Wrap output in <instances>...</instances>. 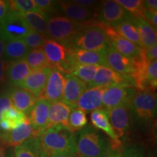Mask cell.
I'll return each mask as SVG.
<instances>
[{
  "label": "cell",
  "mask_w": 157,
  "mask_h": 157,
  "mask_svg": "<svg viewBox=\"0 0 157 157\" xmlns=\"http://www.w3.org/2000/svg\"><path fill=\"white\" fill-rule=\"evenodd\" d=\"M141 52L148 62H153L156 60L157 58V44H154L149 48H142Z\"/></svg>",
  "instance_id": "41"
},
{
  "label": "cell",
  "mask_w": 157,
  "mask_h": 157,
  "mask_svg": "<svg viewBox=\"0 0 157 157\" xmlns=\"http://www.w3.org/2000/svg\"><path fill=\"white\" fill-rule=\"evenodd\" d=\"M98 68H99L98 66L80 64L74 62L71 65L69 70H68V74H72L84 82V83L88 84L93 81Z\"/></svg>",
  "instance_id": "31"
},
{
  "label": "cell",
  "mask_w": 157,
  "mask_h": 157,
  "mask_svg": "<svg viewBox=\"0 0 157 157\" xmlns=\"http://www.w3.org/2000/svg\"><path fill=\"white\" fill-rule=\"evenodd\" d=\"M105 58L108 67L121 75L132 76L134 72L132 60L119 53L110 45L105 50Z\"/></svg>",
  "instance_id": "19"
},
{
  "label": "cell",
  "mask_w": 157,
  "mask_h": 157,
  "mask_svg": "<svg viewBox=\"0 0 157 157\" xmlns=\"http://www.w3.org/2000/svg\"><path fill=\"white\" fill-rule=\"evenodd\" d=\"M45 39L46 38L43 35L31 29L29 34L23 38V41L28 46L29 50L30 49L34 50V49L42 48Z\"/></svg>",
  "instance_id": "37"
},
{
  "label": "cell",
  "mask_w": 157,
  "mask_h": 157,
  "mask_svg": "<svg viewBox=\"0 0 157 157\" xmlns=\"http://www.w3.org/2000/svg\"><path fill=\"white\" fill-rule=\"evenodd\" d=\"M50 157H74V156H72L70 154H65V153H59V154H56L52 155V156Z\"/></svg>",
  "instance_id": "49"
},
{
  "label": "cell",
  "mask_w": 157,
  "mask_h": 157,
  "mask_svg": "<svg viewBox=\"0 0 157 157\" xmlns=\"http://www.w3.org/2000/svg\"><path fill=\"white\" fill-rule=\"evenodd\" d=\"M42 50L50 68H56L62 72L68 58L67 49L52 39H46Z\"/></svg>",
  "instance_id": "16"
},
{
  "label": "cell",
  "mask_w": 157,
  "mask_h": 157,
  "mask_svg": "<svg viewBox=\"0 0 157 157\" xmlns=\"http://www.w3.org/2000/svg\"><path fill=\"white\" fill-rule=\"evenodd\" d=\"M52 68L32 70L20 85L19 88L27 90L39 99L44 90Z\"/></svg>",
  "instance_id": "18"
},
{
  "label": "cell",
  "mask_w": 157,
  "mask_h": 157,
  "mask_svg": "<svg viewBox=\"0 0 157 157\" xmlns=\"http://www.w3.org/2000/svg\"><path fill=\"white\" fill-rule=\"evenodd\" d=\"M0 157H5V151L3 146H0Z\"/></svg>",
  "instance_id": "50"
},
{
  "label": "cell",
  "mask_w": 157,
  "mask_h": 157,
  "mask_svg": "<svg viewBox=\"0 0 157 157\" xmlns=\"http://www.w3.org/2000/svg\"><path fill=\"white\" fill-rule=\"evenodd\" d=\"M129 19L121 21L111 27L123 38L132 42L133 44H136L140 48H143V44L140 36H139L138 31H137L135 25L131 22Z\"/></svg>",
  "instance_id": "28"
},
{
  "label": "cell",
  "mask_w": 157,
  "mask_h": 157,
  "mask_svg": "<svg viewBox=\"0 0 157 157\" xmlns=\"http://www.w3.org/2000/svg\"><path fill=\"white\" fill-rule=\"evenodd\" d=\"M4 50H5V43L3 42V41L0 38V59L2 58Z\"/></svg>",
  "instance_id": "48"
},
{
  "label": "cell",
  "mask_w": 157,
  "mask_h": 157,
  "mask_svg": "<svg viewBox=\"0 0 157 157\" xmlns=\"http://www.w3.org/2000/svg\"><path fill=\"white\" fill-rule=\"evenodd\" d=\"M25 60L31 71L41 69L43 68H50L47 61L42 48L30 50L27 56L25 57Z\"/></svg>",
  "instance_id": "32"
},
{
  "label": "cell",
  "mask_w": 157,
  "mask_h": 157,
  "mask_svg": "<svg viewBox=\"0 0 157 157\" xmlns=\"http://www.w3.org/2000/svg\"><path fill=\"white\" fill-rule=\"evenodd\" d=\"M116 2L120 5L132 16L142 17L143 11V1L142 0H117Z\"/></svg>",
  "instance_id": "36"
},
{
  "label": "cell",
  "mask_w": 157,
  "mask_h": 157,
  "mask_svg": "<svg viewBox=\"0 0 157 157\" xmlns=\"http://www.w3.org/2000/svg\"><path fill=\"white\" fill-rule=\"evenodd\" d=\"M106 157H121V153L119 151H111Z\"/></svg>",
  "instance_id": "47"
},
{
  "label": "cell",
  "mask_w": 157,
  "mask_h": 157,
  "mask_svg": "<svg viewBox=\"0 0 157 157\" xmlns=\"http://www.w3.org/2000/svg\"><path fill=\"white\" fill-rule=\"evenodd\" d=\"M12 106H13V104H12L7 91L6 90L5 92H2L0 94V119H1L2 113Z\"/></svg>",
  "instance_id": "40"
},
{
  "label": "cell",
  "mask_w": 157,
  "mask_h": 157,
  "mask_svg": "<svg viewBox=\"0 0 157 157\" xmlns=\"http://www.w3.org/2000/svg\"><path fill=\"white\" fill-rule=\"evenodd\" d=\"M130 21L135 25L140 36L143 48H149L156 44V29L143 17L131 16Z\"/></svg>",
  "instance_id": "25"
},
{
  "label": "cell",
  "mask_w": 157,
  "mask_h": 157,
  "mask_svg": "<svg viewBox=\"0 0 157 157\" xmlns=\"http://www.w3.org/2000/svg\"><path fill=\"white\" fill-rule=\"evenodd\" d=\"M110 124L118 139L123 137L132 124V112L129 103H125L109 109Z\"/></svg>",
  "instance_id": "10"
},
{
  "label": "cell",
  "mask_w": 157,
  "mask_h": 157,
  "mask_svg": "<svg viewBox=\"0 0 157 157\" xmlns=\"http://www.w3.org/2000/svg\"><path fill=\"white\" fill-rule=\"evenodd\" d=\"M132 114L142 120H150L156 115V94L155 92L137 91L129 102Z\"/></svg>",
  "instance_id": "6"
},
{
  "label": "cell",
  "mask_w": 157,
  "mask_h": 157,
  "mask_svg": "<svg viewBox=\"0 0 157 157\" xmlns=\"http://www.w3.org/2000/svg\"><path fill=\"white\" fill-rule=\"evenodd\" d=\"M41 149L48 157L59 153L77 155L75 136L67 127L51 126L39 135Z\"/></svg>",
  "instance_id": "1"
},
{
  "label": "cell",
  "mask_w": 157,
  "mask_h": 157,
  "mask_svg": "<svg viewBox=\"0 0 157 157\" xmlns=\"http://www.w3.org/2000/svg\"><path fill=\"white\" fill-rule=\"evenodd\" d=\"M34 2L46 15H48L49 13L55 12L54 5H56V2L51 0H34Z\"/></svg>",
  "instance_id": "38"
},
{
  "label": "cell",
  "mask_w": 157,
  "mask_h": 157,
  "mask_svg": "<svg viewBox=\"0 0 157 157\" xmlns=\"http://www.w3.org/2000/svg\"><path fill=\"white\" fill-rule=\"evenodd\" d=\"M71 109L72 108L62 101L50 103L48 114V127L61 125L68 128V117Z\"/></svg>",
  "instance_id": "24"
},
{
  "label": "cell",
  "mask_w": 157,
  "mask_h": 157,
  "mask_svg": "<svg viewBox=\"0 0 157 157\" xmlns=\"http://www.w3.org/2000/svg\"><path fill=\"white\" fill-rule=\"evenodd\" d=\"M84 25L62 15L54 16L48 20L45 38L52 39L68 50L74 37Z\"/></svg>",
  "instance_id": "4"
},
{
  "label": "cell",
  "mask_w": 157,
  "mask_h": 157,
  "mask_svg": "<svg viewBox=\"0 0 157 157\" xmlns=\"http://www.w3.org/2000/svg\"><path fill=\"white\" fill-rule=\"evenodd\" d=\"M98 23L101 28L105 31L109 39L110 46L114 48L119 53L122 54L123 56L129 59H132L140 56L142 48L127 40L126 39L123 38L110 25H105L101 22Z\"/></svg>",
  "instance_id": "8"
},
{
  "label": "cell",
  "mask_w": 157,
  "mask_h": 157,
  "mask_svg": "<svg viewBox=\"0 0 157 157\" xmlns=\"http://www.w3.org/2000/svg\"><path fill=\"white\" fill-rule=\"evenodd\" d=\"M29 27L36 32L39 33L44 37L47 34L48 15L42 13L29 12V13H20Z\"/></svg>",
  "instance_id": "29"
},
{
  "label": "cell",
  "mask_w": 157,
  "mask_h": 157,
  "mask_svg": "<svg viewBox=\"0 0 157 157\" xmlns=\"http://www.w3.org/2000/svg\"><path fill=\"white\" fill-rule=\"evenodd\" d=\"M65 83L63 102L71 108H76V102L87 88V84L70 74H63Z\"/></svg>",
  "instance_id": "17"
},
{
  "label": "cell",
  "mask_w": 157,
  "mask_h": 157,
  "mask_svg": "<svg viewBox=\"0 0 157 157\" xmlns=\"http://www.w3.org/2000/svg\"><path fill=\"white\" fill-rule=\"evenodd\" d=\"M143 7L145 9L153 12H157V1L156 0H146L143 1Z\"/></svg>",
  "instance_id": "46"
},
{
  "label": "cell",
  "mask_w": 157,
  "mask_h": 157,
  "mask_svg": "<svg viewBox=\"0 0 157 157\" xmlns=\"http://www.w3.org/2000/svg\"><path fill=\"white\" fill-rule=\"evenodd\" d=\"M68 52L70 58L77 63L107 66L104 52H95L78 49H70L68 50Z\"/></svg>",
  "instance_id": "23"
},
{
  "label": "cell",
  "mask_w": 157,
  "mask_h": 157,
  "mask_svg": "<svg viewBox=\"0 0 157 157\" xmlns=\"http://www.w3.org/2000/svg\"><path fill=\"white\" fill-rule=\"evenodd\" d=\"M32 137H35L34 132L26 117L25 121L15 129L7 132H0V143L4 147H15L20 146Z\"/></svg>",
  "instance_id": "13"
},
{
  "label": "cell",
  "mask_w": 157,
  "mask_h": 157,
  "mask_svg": "<svg viewBox=\"0 0 157 157\" xmlns=\"http://www.w3.org/2000/svg\"><path fill=\"white\" fill-rule=\"evenodd\" d=\"M30 51L23 39L10 41L5 44L2 59L10 63L25 58Z\"/></svg>",
  "instance_id": "27"
},
{
  "label": "cell",
  "mask_w": 157,
  "mask_h": 157,
  "mask_svg": "<svg viewBox=\"0 0 157 157\" xmlns=\"http://www.w3.org/2000/svg\"><path fill=\"white\" fill-rule=\"evenodd\" d=\"M65 83L64 76L60 71L52 68L42 93L39 99H44L50 103L61 101Z\"/></svg>",
  "instance_id": "14"
},
{
  "label": "cell",
  "mask_w": 157,
  "mask_h": 157,
  "mask_svg": "<svg viewBox=\"0 0 157 157\" xmlns=\"http://www.w3.org/2000/svg\"><path fill=\"white\" fill-rule=\"evenodd\" d=\"M50 103L44 99H38L31 111L27 115L29 120L34 132L35 137L48 128L49 109Z\"/></svg>",
  "instance_id": "15"
},
{
  "label": "cell",
  "mask_w": 157,
  "mask_h": 157,
  "mask_svg": "<svg viewBox=\"0 0 157 157\" xmlns=\"http://www.w3.org/2000/svg\"><path fill=\"white\" fill-rule=\"evenodd\" d=\"M40 157H48V156H47V155L46 154H44V152H43L42 151V152H41V156H40Z\"/></svg>",
  "instance_id": "51"
},
{
  "label": "cell",
  "mask_w": 157,
  "mask_h": 157,
  "mask_svg": "<svg viewBox=\"0 0 157 157\" xmlns=\"http://www.w3.org/2000/svg\"><path fill=\"white\" fill-rule=\"evenodd\" d=\"M9 7L10 10L18 13L34 12V13L45 14L42 10L39 9L35 5L34 0H12V1H9Z\"/></svg>",
  "instance_id": "34"
},
{
  "label": "cell",
  "mask_w": 157,
  "mask_h": 157,
  "mask_svg": "<svg viewBox=\"0 0 157 157\" xmlns=\"http://www.w3.org/2000/svg\"><path fill=\"white\" fill-rule=\"evenodd\" d=\"M42 149L38 137H32L14 148V157H40Z\"/></svg>",
  "instance_id": "30"
},
{
  "label": "cell",
  "mask_w": 157,
  "mask_h": 157,
  "mask_svg": "<svg viewBox=\"0 0 157 157\" xmlns=\"http://www.w3.org/2000/svg\"><path fill=\"white\" fill-rule=\"evenodd\" d=\"M90 120L94 128L101 129L111 138V140H119L110 124L108 109L103 108L92 111Z\"/></svg>",
  "instance_id": "26"
},
{
  "label": "cell",
  "mask_w": 157,
  "mask_h": 157,
  "mask_svg": "<svg viewBox=\"0 0 157 157\" xmlns=\"http://www.w3.org/2000/svg\"><path fill=\"white\" fill-rule=\"evenodd\" d=\"M132 16L120 5L113 0L101 2L98 10V21L104 24L113 26L117 23L129 19Z\"/></svg>",
  "instance_id": "9"
},
{
  "label": "cell",
  "mask_w": 157,
  "mask_h": 157,
  "mask_svg": "<svg viewBox=\"0 0 157 157\" xmlns=\"http://www.w3.org/2000/svg\"><path fill=\"white\" fill-rule=\"evenodd\" d=\"M74 157H82V156H78V155H76V156H74Z\"/></svg>",
  "instance_id": "53"
},
{
  "label": "cell",
  "mask_w": 157,
  "mask_h": 157,
  "mask_svg": "<svg viewBox=\"0 0 157 157\" xmlns=\"http://www.w3.org/2000/svg\"><path fill=\"white\" fill-rule=\"evenodd\" d=\"M108 87L87 88L78 99L76 107L84 112H90L101 109V107H103L104 93Z\"/></svg>",
  "instance_id": "20"
},
{
  "label": "cell",
  "mask_w": 157,
  "mask_h": 157,
  "mask_svg": "<svg viewBox=\"0 0 157 157\" xmlns=\"http://www.w3.org/2000/svg\"><path fill=\"white\" fill-rule=\"evenodd\" d=\"M31 30L21 14L10 10L0 22V38L3 42L23 39Z\"/></svg>",
  "instance_id": "5"
},
{
  "label": "cell",
  "mask_w": 157,
  "mask_h": 157,
  "mask_svg": "<svg viewBox=\"0 0 157 157\" xmlns=\"http://www.w3.org/2000/svg\"><path fill=\"white\" fill-rule=\"evenodd\" d=\"M137 91L135 87L127 84L110 85L104 93L103 107L109 110L123 104L129 103Z\"/></svg>",
  "instance_id": "7"
},
{
  "label": "cell",
  "mask_w": 157,
  "mask_h": 157,
  "mask_svg": "<svg viewBox=\"0 0 157 157\" xmlns=\"http://www.w3.org/2000/svg\"><path fill=\"white\" fill-rule=\"evenodd\" d=\"M75 140L77 155L82 157H106L112 151L107 137L91 126L78 131Z\"/></svg>",
  "instance_id": "2"
},
{
  "label": "cell",
  "mask_w": 157,
  "mask_h": 157,
  "mask_svg": "<svg viewBox=\"0 0 157 157\" xmlns=\"http://www.w3.org/2000/svg\"><path fill=\"white\" fill-rule=\"evenodd\" d=\"M121 157H144V152L140 146H127L121 154Z\"/></svg>",
  "instance_id": "39"
},
{
  "label": "cell",
  "mask_w": 157,
  "mask_h": 157,
  "mask_svg": "<svg viewBox=\"0 0 157 157\" xmlns=\"http://www.w3.org/2000/svg\"><path fill=\"white\" fill-rule=\"evenodd\" d=\"M31 71L25 58L10 63L5 74L6 83L13 87H19Z\"/></svg>",
  "instance_id": "22"
},
{
  "label": "cell",
  "mask_w": 157,
  "mask_h": 157,
  "mask_svg": "<svg viewBox=\"0 0 157 157\" xmlns=\"http://www.w3.org/2000/svg\"><path fill=\"white\" fill-rule=\"evenodd\" d=\"M10 62L4 59H0V87H2L6 83L5 74L6 71L8 68Z\"/></svg>",
  "instance_id": "44"
},
{
  "label": "cell",
  "mask_w": 157,
  "mask_h": 157,
  "mask_svg": "<svg viewBox=\"0 0 157 157\" xmlns=\"http://www.w3.org/2000/svg\"><path fill=\"white\" fill-rule=\"evenodd\" d=\"M143 18H144L147 22H148L151 25L156 29L157 25V12H153L148 10L145 9L143 7Z\"/></svg>",
  "instance_id": "43"
},
{
  "label": "cell",
  "mask_w": 157,
  "mask_h": 157,
  "mask_svg": "<svg viewBox=\"0 0 157 157\" xmlns=\"http://www.w3.org/2000/svg\"><path fill=\"white\" fill-rule=\"evenodd\" d=\"M109 41L98 21L86 23L74 37L70 49L105 52ZM68 49V50H70Z\"/></svg>",
  "instance_id": "3"
},
{
  "label": "cell",
  "mask_w": 157,
  "mask_h": 157,
  "mask_svg": "<svg viewBox=\"0 0 157 157\" xmlns=\"http://www.w3.org/2000/svg\"><path fill=\"white\" fill-rule=\"evenodd\" d=\"M66 17L79 23H90L98 21V12L76 5L72 1L57 2Z\"/></svg>",
  "instance_id": "12"
},
{
  "label": "cell",
  "mask_w": 157,
  "mask_h": 157,
  "mask_svg": "<svg viewBox=\"0 0 157 157\" xmlns=\"http://www.w3.org/2000/svg\"><path fill=\"white\" fill-rule=\"evenodd\" d=\"M114 84H127L135 87L131 76L121 75L107 66H99L93 81L87 84V87H108Z\"/></svg>",
  "instance_id": "11"
},
{
  "label": "cell",
  "mask_w": 157,
  "mask_h": 157,
  "mask_svg": "<svg viewBox=\"0 0 157 157\" xmlns=\"http://www.w3.org/2000/svg\"><path fill=\"white\" fill-rule=\"evenodd\" d=\"M87 124V119L86 112L76 108L71 109L68 117V129L72 132H78L86 127Z\"/></svg>",
  "instance_id": "33"
},
{
  "label": "cell",
  "mask_w": 157,
  "mask_h": 157,
  "mask_svg": "<svg viewBox=\"0 0 157 157\" xmlns=\"http://www.w3.org/2000/svg\"><path fill=\"white\" fill-rule=\"evenodd\" d=\"M72 2L76 5L82 6V7H87V8H90L98 12L101 4V2L94 1V0H74Z\"/></svg>",
  "instance_id": "42"
},
{
  "label": "cell",
  "mask_w": 157,
  "mask_h": 157,
  "mask_svg": "<svg viewBox=\"0 0 157 157\" xmlns=\"http://www.w3.org/2000/svg\"><path fill=\"white\" fill-rule=\"evenodd\" d=\"M7 157H14V154H12V153H10V154H8V156Z\"/></svg>",
  "instance_id": "52"
},
{
  "label": "cell",
  "mask_w": 157,
  "mask_h": 157,
  "mask_svg": "<svg viewBox=\"0 0 157 157\" xmlns=\"http://www.w3.org/2000/svg\"><path fill=\"white\" fill-rule=\"evenodd\" d=\"M13 106L17 110L28 115L38 98L27 90L13 87L7 90Z\"/></svg>",
  "instance_id": "21"
},
{
  "label": "cell",
  "mask_w": 157,
  "mask_h": 157,
  "mask_svg": "<svg viewBox=\"0 0 157 157\" xmlns=\"http://www.w3.org/2000/svg\"><path fill=\"white\" fill-rule=\"evenodd\" d=\"M10 11L9 1L0 0V22L7 15Z\"/></svg>",
  "instance_id": "45"
},
{
  "label": "cell",
  "mask_w": 157,
  "mask_h": 157,
  "mask_svg": "<svg viewBox=\"0 0 157 157\" xmlns=\"http://www.w3.org/2000/svg\"><path fill=\"white\" fill-rule=\"evenodd\" d=\"M26 117L27 116L24 113L21 112L12 106L2 113L1 119H5L8 122L12 130L21 125L25 121Z\"/></svg>",
  "instance_id": "35"
}]
</instances>
